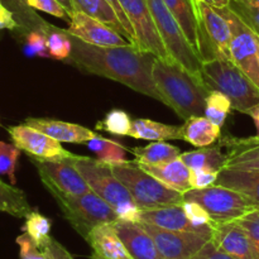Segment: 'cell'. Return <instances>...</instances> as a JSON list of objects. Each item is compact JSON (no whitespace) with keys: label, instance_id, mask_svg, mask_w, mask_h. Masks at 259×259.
<instances>
[{"label":"cell","instance_id":"1","mask_svg":"<svg viewBox=\"0 0 259 259\" xmlns=\"http://www.w3.org/2000/svg\"><path fill=\"white\" fill-rule=\"evenodd\" d=\"M72 52L66 62L82 72L118 81L132 90L163 103L154 83L153 70L156 56L134 45L94 46L71 35Z\"/></svg>","mask_w":259,"mask_h":259},{"label":"cell","instance_id":"2","mask_svg":"<svg viewBox=\"0 0 259 259\" xmlns=\"http://www.w3.org/2000/svg\"><path fill=\"white\" fill-rule=\"evenodd\" d=\"M152 76L163 104L180 118L187 120L192 116L205 115L210 89L202 78L192 75L174 60L163 61L161 58L154 61Z\"/></svg>","mask_w":259,"mask_h":259},{"label":"cell","instance_id":"3","mask_svg":"<svg viewBox=\"0 0 259 259\" xmlns=\"http://www.w3.org/2000/svg\"><path fill=\"white\" fill-rule=\"evenodd\" d=\"M202 80L210 90L224 94L234 110L248 114L259 104V88L232 60L202 62Z\"/></svg>","mask_w":259,"mask_h":259},{"label":"cell","instance_id":"4","mask_svg":"<svg viewBox=\"0 0 259 259\" xmlns=\"http://www.w3.org/2000/svg\"><path fill=\"white\" fill-rule=\"evenodd\" d=\"M111 169L142 210L181 205L184 202V194L167 187L144 171L137 161L111 166Z\"/></svg>","mask_w":259,"mask_h":259},{"label":"cell","instance_id":"5","mask_svg":"<svg viewBox=\"0 0 259 259\" xmlns=\"http://www.w3.org/2000/svg\"><path fill=\"white\" fill-rule=\"evenodd\" d=\"M154 24L169 57L196 77L202 78V62L185 35L179 20L163 0H147Z\"/></svg>","mask_w":259,"mask_h":259},{"label":"cell","instance_id":"6","mask_svg":"<svg viewBox=\"0 0 259 259\" xmlns=\"http://www.w3.org/2000/svg\"><path fill=\"white\" fill-rule=\"evenodd\" d=\"M52 196L65 219L85 240L99 225L113 224L119 220L115 210L93 191L80 196L62 194Z\"/></svg>","mask_w":259,"mask_h":259},{"label":"cell","instance_id":"7","mask_svg":"<svg viewBox=\"0 0 259 259\" xmlns=\"http://www.w3.org/2000/svg\"><path fill=\"white\" fill-rule=\"evenodd\" d=\"M199 19V56L201 62L223 58L230 60L232 29L224 15L214 7L196 0Z\"/></svg>","mask_w":259,"mask_h":259},{"label":"cell","instance_id":"8","mask_svg":"<svg viewBox=\"0 0 259 259\" xmlns=\"http://www.w3.org/2000/svg\"><path fill=\"white\" fill-rule=\"evenodd\" d=\"M184 201L201 205L217 224L237 220L255 209L244 195L219 185L189 190L184 194Z\"/></svg>","mask_w":259,"mask_h":259},{"label":"cell","instance_id":"9","mask_svg":"<svg viewBox=\"0 0 259 259\" xmlns=\"http://www.w3.org/2000/svg\"><path fill=\"white\" fill-rule=\"evenodd\" d=\"M75 166L82 175L91 191L108 202L115 211L134 202L125 186L116 179L110 164L103 163L98 158L80 156L75 159Z\"/></svg>","mask_w":259,"mask_h":259},{"label":"cell","instance_id":"10","mask_svg":"<svg viewBox=\"0 0 259 259\" xmlns=\"http://www.w3.org/2000/svg\"><path fill=\"white\" fill-rule=\"evenodd\" d=\"M78 157L80 156L65 159H37L29 157V159L35 166L40 181L51 195L80 196L91 190L75 166V159Z\"/></svg>","mask_w":259,"mask_h":259},{"label":"cell","instance_id":"11","mask_svg":"<svg viewBox=\"0 0 259 259\" xmlns=\"http://www.w3.org/2000/svg\"><path fill=\"white\" fill-rule=\"evenodd\" d=\"M230 24V60L259 88L258 37L229 7L215 8Z\"/></svg>","mask_w":259,"mask_h":259},{"label":"cell","instance_id":"12","mask_svg":"<svg viewBox=\"0 0 259 259\" xmlns=\"http://www.w3.org/2000/svg\"><path fill=\"white\" fill-rule=\"evenodd\" d=\"M126 18L133 27L137 47L151 52L157 58L171 61L168 52L158 34L147 0H119Z\"/></svg>","mask_w":259,"mask_h":259},{"label":"cell","instance_id":"13","mask_svg":"<svg viewBox=\"0 0 259 259\" xmlns=\"http://www.w3.org/2000/svg\"><path fill=\"white\" fill-rule=\"evenodd\" d=\"M141 224L154 240L163 259H189L211 239L209 235L199 233L162 229L144 222Z\"/></svg>","mask_w":259,"mask_h":259},{"label":"cell","instance_id":"14","mask_svg":"<svg viewBox=\"0 0 259 259\" xmlns=\"http://www.w3.org/2000/svg\"><path fill=\"white\" fill-rule=\"evenodd\" d=\"M13 144L20 151H24L32 158L37 159H65L77 156L66 151L61 142L51 138L47 134L32 128L28 124L9 126L8 128Z\"/></svg>","mask_w":259,"mask_h":259},{"label":"cell","instance_id":"15","mask_svg":"<svg viewBox=\"0 0 259 259\" xmlns=\"http://www.w3.org/2000/svg\"><path fill=\"white\" fill-rule=\"evenodd\" d=\"M65 32L94 46L110 47V46L131 45L128 39H125L113 28L81 12H73L70 15L68 28H66Z\"/></svg>","mask_w":259,"mask_h":259},{"label":"cell","instance_id":"16","mask_svg":"<svg viewBox=\"0 0 259 259\" xmlns=\"http://www.w3.org/2000/svg\"><path fill=\"white\" fill-rule=\"evenodd\" d=\"M210 240L218 249L237 259H257L249 237L235 220L218 223Z\"/></svg>","mask_w":259,"mask_h":259},{"label":"cell","instance_id":"17","mask_svg":"<svg viewBox=\"0 0 259 259\" xmlns=\"http://www.w3.org/2000/svg\"><path fill=\"white\" fill-rule=\"evenodd\" d=\"M116 234L133 259H163L151 235L141 223L116 220L113 223Z\"/></svg>","mask_w":259,"mask_h":259},{"label":"cell","instance_id":"18","mask_svg":"<svg viewBox=\"0 0 259 259\" xmlns=\"http://www.w3.org/2000/svg\"><path fill=\"white\" fill-rule=\"evenodd\" d=\"M141 222L148 223L154 227L167 230H177V232H192L199 234L209 235L211 238L214 228H199L195 227L189 218L186 217L184 207L181 205H169V206L157 207V209L142 210Z\"/></svg>","mask_w":259,"mask_h":259},{"label":"cell","instance_id":"19","mask_svg":"<svg viewBox=\"0 0 259 259\" xmlns=\"http://www.w3.org/2000/svg\"><path fill=\"white\" fill-rule=\"evenodd\" d=\"M25 124L47 134L51 138L56 139L61 143L86 144L89 141L98 136V133L86 126L62 120H55V119L27 118Z\"/></svg>","mask_w":259,"mask_h":259},{"label":"cell","instance_id":"20","mask_svg":"<svg viewBox=\"0 0 259 259\" xmlns=\"http://www.w3.org/2000/svg\"><path fill=\"white\" fill-rule=\"evenodd\" d=\"M220 144L227 147V163L224 168L259 171V137L225 138Z\"/></svg>","mask_w":259,"mask_h":259},{"label":"cell","instance_id":"21","mask_svg":"<svg viewBox=\"0 0 259 259\" xmlns=\"http://www.w3.org/2000/svg\"><path fill=\"white\" fill-rule=\"evenodd\" d=\"M86 242L99 259H133L126 250L113 224H103L91 230Z\"/></svg>","mask_w":259,"mask_h":259},{"label":"cell","instance_id":"22","mask_svg":"<svg viewBox=\"0 0 259 259\" xmlns=\"http://www.w3.org/2000/svg\"><path fill=\"white\" fill-rule=\"evenodd\" d=\"M139 166L156 177L157 180L166 185L167 187L176 191L185 194L189 190H191V185H190V168L184 163L181 158L172 159V161L163 162V163L158 164H146L139 163Z\"/></svg>","mask_w":259,"mask_h":259},{"label":"cell","instance_id":"23","mask_svg":"<svg viewBox=\"0 0 259 259\" xmlns=\"http://www.w3.org/2000/svg\"><path fill=\"white\" fill-rule=\"evenodd\" d=\"M215 185L229 187L244 195L250 204L259 209V171L223 168Z\"/></svg>","mask_w":259,"mask_h":259},{"label":"cell","instance_id":"24","mask_svg":"<svg viewBox=\"0 0 259 259\" xmlns=\"http://www.w3.org/2000/svg\"><path fill=\"white\" fill-rule=\"evenodd\" d=\"M222 128L205 115L192 116L185 120L184 125H181L182 141L189 142L195 147H209L219 139Z\"/></svg>","mask_w":259,"mask_h":259},{"label":"cell","instance_id":"25","mask_svg":"<svg viewBox=\"0 0 259 259\" xmlns=\"http://www.w3.org/2000/svg\"><path fill=\"white\" fill-rule=\"evenodd\" d=\"M163 2L175 18L179 20L190 45L199 55V35H197L199 19H197L196 0H163Z\"/></svg>","mask_w":259,"mask_h":259},{"label":"cell","instance_id":"26","mask_svg":"<svg viewBox=\"0 0 259 259\" xmlns=\"http://www.w3.org/2000/svg\"><path fill=\"white\" fill-rule=\"evenodd\" d=\"M129 137L152 142H161L167 141V139L181 141V125H169V124L158 123L151 119H137L132 123Z\"/></svg>","mask_w":259,"mask_h":259},{"label":"cell","instance_id":"27","mask_svg":"<svg viewBox=\"0 0 259 259\" xmlns=\"http://www.w3.org/2000/svg\"><path fill=\"white\" fill-rule=\"evenodd\" d=\"M0 2L7 5L14 14L15 20L19 25L18 32L20 35H25L32 30H40L48 35L52 30L53 25L42 19L35 13V10L27 4L25 0H0Z\"/></svg>","mask_w":259,"mask_h":259},{"label":"cell","instance_id":"28","mask_svg":"<svg viewBox=\"0 0 259 259\" xmlns=\"http://www.w3.org/2000/svg\"><path fill=\"white\" fill-rule=\"evenodd\" d=\"M180 158L190 169H207V171H222L227 163V153L222 151V144L215 147H202L196 151L185 152Z\"/></svg>","mask_w":259,"mask_h":259},{"label":"cell","instance_id":"29","mask_svg":"<svg viewBox=\"0 0 259 259\" xmlns=\"http://www.w3.org/2000/svg\"><path fill=\"white\" fill-rule=\"evenodd\" d=\"M75 12L85 13L91 18L100 20L126 38V33L119 20L118 14L106 0H71Z\"/></svg>","mask_w":259,"mask_h":259},{"label":"cell","instance_id":"30","mask_svg":"<svg viewBox=\"0 0 259 259\" xmlns=\"http://www.w3.org/2000/svg\"><path fill=\"white\" fill-rule=\"evenodd\" d=\"M128 151L136 157L137 162L146 164L163 163V162L179 158L180 154H181L179 147L164 143V141L153 142V143L148 144L146 147L132 148L128 149Z\"/></svg>","mask_w":259,"mask_h":259},{"label":"cell","instance_id":"31","mask_svg":"<svg viewBox=\"0 0 259 259\" xmlns=\"http://www.w3.org/2000/svg\"><path fill=\"white\" fill-rule=\"evenodd\" d=\"M0 211L15 218H25L32 207L22 190L0 180Z\"/></svg>","mask_w":259,"mask_h":259},{"label":"cell","instance_id":"32","mask_svg":"<svg viewBox=\"0 0 259 259\" xmlns=\"http://www.w3.org/2000/svg\"><path fill=\"white\" fill-rule=\"evenodd\" d=\"M88 147L98 156V159L103 163L116 166L128 162L126 159V148L121 146L119 142L113 139H106L100 136H96L89 141Z\"/></svg>","mask_w":259,"mask_h":259},{"label":"cell","instance_id":"33","mask_svg":"<svg viewBox=\"0 0 259 259\" xmlns=\"http://www.w3.org/2000/svg\"><path fill=\"white\" fill-rule=\"evenodd\" d=\"M51 228H52V222L47 217L42 215L40 212L32 211L25 217V223L23 225V230L27 233L35 244L39 248L45 249L46 245L52 239L51 237Z\"/></svg>","mask_w":259,"mask_h":259},{"label":"cell","instance_id":"34","mask_svg":"<svg viewBox=\"0 0 259 259\" xmlns=\"http://www.w3.org/2000/svg\"><path fill=\"white\" fill-rule=\"evenodd\" d=\"M232 109V103L224 94L217 90H210L206 98V108H205V116L210 121L222 128Z\"/></svg>","mask_w":259,"mask_h":259},{"label":"cell","instance_id":"35","mask_svg":"<svg viewBox=\"0 0 259 259\" xmlns=\"http://www.w3.org/2000/svg\"><path fill=\"white\" fill-rule=\"evenodd\" d=\"M47 46L51 58L53 60L67 61L72 52V40L70 34H67L65 29L56 28L55 25L47 35Z\"/></svg>","mask_w":259,"mask_h":259},{"label":"cell","instance_id":"36","mask_svg":"<svg viewBox=\"0 0 259 259\" xmlns=\"http://www.w3.org/2000/svg\"><path fill=\"white\" fill-rule=\"evenodd\" d=\"M132 119L128 113L119 109L109 111L105 115L103 121L98 123L96 129L99 131H105L114 136H129L132 129Z\"/></svg>","mask_w":259,"mask_h":259},{"label":"cell","instance_id":"37","mask_svg":"<svg viewBox=\"0 0 259 259\" xmlns=\"http://www.w3.org/2000/svg\"><path fill=\"white\" fill-rule=\"evenodd\" d=\"M229 8L259 38V0H230Z\"/></svg>","mask_w":259,"mask_h":259},{"label":"cell","instance_id":"38","mask_svg":"<svg viewBox=\"0 0 259 259\" xmlns=\"http://www.w3.org/2000/svg\"><path fill=\"white\" fill-rule=\"evenodd\" d=\"M19 156L20 149L15 144H9L0 141V175H5L9 177L12 185L17 182L15 169H17V162L19 159Z\"/></svg>","mask_w":259,"mask_h":259},{"label":"cell","instance_id":"39","mask_svg":"<svg viewBox=\"0 0 259 259\" xmlns=\"http://www.w3.org/2000/svg\"><path fill=\"white\" fill-rule=\"evenodd\" d=\"M24 38V52L28 56H38L51 58L47 46V34L40 30H32L23 35Z\"/></svg>","mask_w":259,"mask_h":259},{"label":"cell","instance_id":"40","mask_svg":"<svg viewBox=\"0 0 259 259\" xmlns=\"http://www.w3.org/2000/svg\"><path fill=\"white\" fill-rule=\"evenodd\" d=\"M235 222L239 223L240 227L245 230L250 242H252L255 257L259 259V209H254L252 211L247 212Z\"/></svg>","mask_w":259,"mask_h":259},{"label":"cell","instance_id":"41","mask_svg":"<svg viewBox=\"0 0 259 259\" xmlns=\"http://www.w3.org/2000/svg\"><path fill=\"white\" fill-rule=\"evenodd\" d=\"M182 207H184L186 217L189 218L190 222L199 228H214L217 223L211 219L209 212L199 205L197 202L194 201H184L182 202Z\"/></svg>","mask_w":259,"mask_h":259},{"label":"cell","instance_id":"42","mask_svg":"<svg viewBox=\"0 0 259 259\" xmlns=\"http://www.w3.org/2000/svg\"><path fill=\"white\" fill-rule=\"evenodd\" d=\"M15 242L19 245L20 259H48L46 250L38 247L34 240L27 233H23L22 235H19L15 239Z\"/></svg>","mask_w":259,"mask_h":259},{"label":"cell","instance_id":"43","mask_svg":"<svg viewBox=\"0 0 259 259\" xmlns=\"http://www.w3.org/2000/svg\"><path fill=\"white\" fill-rule=\"evenodd\" d=\"M25 2L32 9L47 13V14L53 15V17L70 22V19H68L70 14L58 0H25Z\"/></svg>","mask_w":259,"mask_h":259},{"label":"cell","instance_id":"44","mask_svg":"<svg viewBox=\"0 0 259 259\" xmlns=\"http://www.w3.org/2000/svg\"><path fill=\"white\" fill-rule=\"evenodd\" d=\"M219 171L207 169H190V185L191 189H205L215 185Z\"/></svg>","mask_w":259,"mask_h":259},{"label":"cell","instance_id":"45","mask_svg":"<svg viewBox=\"0 0 259 259\" xmlns=\"http://www.w3.org/2000/svg\"><path fill=\"white\" fill-rule=\"evenodd\" d=\"M106 2H108L109 4L113 7V9L115 10V13L118 14L119 20H120L121 25H123L124 30H125V33H126V39H128L132 45L137 46L136 34H134L133 27H132V24H131V22H129L128 18H126V15H125V13H124L120 2H119V0H106Z\"/></svg>","mask_w":259,"mask_h":259},{"label":"cell","instance_id":"46","mask_svg":"<svg viewBox=\"0 0 259 259\" xmlns=\"http://www.w3.org/2000/svg\"><path fill=\"white\" fill-rule=\"evenodd\" d=\"M189 259H237L232 255L227 254L223 250L218 249L217 247L214 245V243L211 240L206 243L196 254H194L192 257H190Z\"/></svg>","mask_w":259,"mask_h":259},{"label":"cell","instance_id":"47","mask_svg":"<svg viewBox=\"0 0 259 259\" xmlns=\"http://www.w3.org/2000/svg\"><path fill=\"white\" fill-rule=\"evenodd\" d=\"M48 259H73L71 253L56 239H51L45 248Z\"/></svg>","mask_w":259,"mask_h":259},{"label":"cell","instance_id":"48","mask_svg":"<svg viewBox=\"0 0 259 259\" xmlns=\"http://www.w3.org/2000/svg\"><path fill=\"white\" fill-rule=\"evenodd\" d=\"M0 29L17 30V32L19 29V25L15 20L13 12L2 2H0Z\"/></svg>","mask_w":259,"mask_h":259},{"label":"cell","instance_id":"49","mask_svg":"<svg viewBox=\"0 0 259 259\" xmlns=\"http://www.w3.org/2000/svg\"><path fill=\"white\" fill-rule=\"evenodd\" d=\"M248 115L252 116L253 121L255 124V128H257V136L259 137V104H257L254 108H252L248 111Z\"/></svg>","mask_w":259,"mask_h":259},{"label":"cell","instance_id":"50","mask_svg":"<svg viewBox=\"0 0 259 259\" xmlns=\"http://www.w3.org/2000/svg\"><path fill=\"white\" fill-rule=\"evenodd\" d=\"M200 2L206 3V4L211 5L214 8H225L229 7L230 0H200Z\"/></svg>","mask_w":259,"mask_h":259},{"label":"cell","instance_id":"51","mask_svg":"<svg viewBox=\"0 0 259 259\" xmlns=\"http://www.w3.org/2000/svg\"><path fill=\"white\" fill-rule=\"evenodd\" d=\"M58 2L61 3V4L63 5V7L66 8V10L68 12V14H72L73 12H75V9H73V5H72V2L71 0H58Z\"/></svg>","mask_w":259,"mask_h":259},{"label":"cell","instance_id":"52","mask_svg":"<svg viewBox=\"0 0 259 259\" xmlns=\"http://www.w3.org/2000/svg\"><path fill=\"white\" fill-rule=\"evenodd\" d=\"M258 58H259V38H258Z\"/></svg>","mask_w":259,"mask_h":259},{"label":"cell","instance_id":"53","mask_svg":"<svg viewBox=\"0 0 259 259\" xmlns=\"http://www.w3.org/2000/svg\"><path fill=\"white\" fill-rule=\"evenodd\" d=\"M90 259H99V258H95V257H93V255H91Z\"/></svg>","mask_w":259,"mask_h":259}]
</instances>
